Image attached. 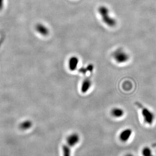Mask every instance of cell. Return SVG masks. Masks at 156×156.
Instances as JSON below:
<instances>
[{
  "mask_svg": "<svg viewBox=\"0 0 156 156\" xmlns=\"http://www.w3.org/2000/svg\"><path fill=\"white\" fill-rule=\"evenodd\" d=\"M142 155L144 156H153L152 152L149 147H144L142 150Z\"/></svg>",
  "mask_w": 156,
  "mask_h": 156,
  "instance_id": "4fadbf2b",
  "label": "cell"
},
{
  "mask_svg": "<svg viewBox=\"0 0 156 156\" xmlns=\"http://www.w3.org/2000/svg\"><path fill=\"white\" fill-rule=\"evenodd\" d=\"M4 6V0H0V11L2 10Z\"/></svg>",
  "mask_w": 156,
  "mask_h": 156,
  "instance_id": "5bb4252c",
  "label": "cell"
},
{
  "mask_svg": "<svg viewBox=\"0 0 156 156\" xmlns=\"http://www.w3.org/2000/svg\"><path fill=\"white\" fill-rule=\"evenodd\" d=\"M136 104L141 109V114L144 119V121L148 124H152V123H153V121L154 120V115L153 113L148 108H146L144 105H141L140 103L136 102Z\"/></svg>",
  "mask_w": 156,
  "mask_h": 156,
  "instance_id": "3957f363",
  "label": "cell"
},
{
  "mask_svg": "<svg viewBox=\"0 0 156 156\" xmlns=\"http://www.w3.org/2000/svg\"><path fill=\"white\" fill-rule=\"evenodd\" d=\"M132 130L130 129H126L122 131L119 135V139L123 143L128 141L132 135Z\"/></svg>",
  "mask_w": 156,
  "mask_h": 156,
  "instance_id": "8992f818",
  "label": "cell"
},
{
  "mask_svg": "<svg viewBox=\"0 0 156 156\" xmlns=\"http://www.w3.org/2000/svg\"><path fill=\"white\" fill-rule=\"evenodd\" d=\"M94 69V66L92 64L88 65L86 67H82L79 69V72L81 74L85 75L87 72L91 73Z\"/></svg>",
  "mask_w": 156,
  "mask_h": 156,
  "instance_id": "8fae6325",
  "label": "cell"
},
{
  "mask_svg": "<svg viewBox=\"0 0 156 156\" xmlns=\"http://www.w3.org/2000/svg\"><path fill=\"white\" fill-rule=\"evenodd\" d=\"M69 146L64 145L62 147L63 156H71V151Z\"/></svg>",
  "mask_w": 156,
  "mask_h": 156,
  "instance_id": "7c38bea8",
  "label": "cell"
},
{
  "mask_svg": "<svg viewBox=\"0 0 156 156\" xmlns=\"http://www.w3.org/2000/svg\"><path fill=\"white\" fill-rule=\"evenodd\" d=\"M92 86V81L91 78H85L83 81L81 85V91L83 93H85L88 91Z\"/></svg>",
  "mask_w": 156,
  "mask_h": 156,
  "instance_id": "ba28073f",
  "label": "cell"
},
{
  "mask_svg": "<svg viewBox=\"0 0 156 156\" xmlns=\"http://www.w3.org/2000/svg\"><path fill=\"white\" fill-rule=\"evenodd\" d=\"M33 126V122L30 120H26L20 123L19 127L22 130H27L30 129Z\"/></svg>",
  "mask_w": 156,
  "mask_h": 156,
  "instance_id": "30bf717a",
  "label": "cell"
},
{
  "mask_svg": "<svg viewBox=\"0 0 156 156\" xmlns=\"http://www.w3.org/2000/svg\"><path fill=\"white\" fill-rule=\"evenodd\" d=\"M98 11L101 15L102 20L107 26L109 27H114L117 24V21L115 18L110 16V11L108 8L105 6H100Z\"/></svg>",
  "mask_w": 156,
  "mask_h": 156,
  "instance_id": "6da1fadb",
  "label": "cell"
},
{
  "mask_svg": "<svg viewBox=\"0 0 156 156\" xmlns=\"http://www.w3.org/2000/svg\"><path fill=\"white\" fill-rule=\"evenodd\" d=\"M112 56L116 62L118 63H125L129 58V55L121 48H118L114 51Z\"/></svg>",
  "mask_w": 156,
  "mask_h": 156,
  "instance_id": "7a4b0ae2",
  "label": "cell"
},
{
  "mask_svg": "<svg viewBox=\"0 0 156 156\" xmlns=\"http://www.w3.org/2000/svg\"><path fill=\"white\" fill-rule=\"evenodd\" d=\"M112 116L115 118H120L123 117L124 114V112L122 108H114L111 112Z\"/></svg>",
  "mask_w": 156,
  "mask_h": 156,
  "instance_id": "9c48e42d",
  "label": "cell"
},
{
  "mask_svg": "<svg viewBox=\"0 0 156 156\" xmlns=\"http://www.w3.org/2000/svg\"><path fill=\"white\" fill-rule=\"evenodd\" d=\"M79 62V59L77 56H73L70 57L68 62V66L69 70L71 71H75L78 67Z\"/></svg>",
  "mask_w": 156,
  "mask_h": 156,
  "instance_id": "52a82bcc",
  "label": "cell"
},
{
  "mask_svg": "<svg viewBox=\"0 0 156 156\" xmlns=\"http://www.w3.org/2000/svg\"><path fill=\"white\" fill-rule=\"evenodd\" d=\"M80 140V137L79 135L77 133L69 134L66 138V142L68 144V146L70 147H74L79 144Z\"/></svg>",
  "mask_w": 156,
  "mask_h": 156,
  "instance_id": "277c9868",
  "label": "cell"
},
{
  "mask_svg": "<svg viewBox=\"0 0 156 156\" xmlns=\"http://www.w3.org/2000/svg\"><path fill=\"white\" fill-rule=\"evenodd\" d=\"M37 32L43 36H47L49 34V30L48 27L41 23H38L35 26Z\"/></svg>",
  "mask_w": 156,
  "mask_h": 156,
  "instance_id": "5b68a950",
  "label": "cell"
}]
</instances>
